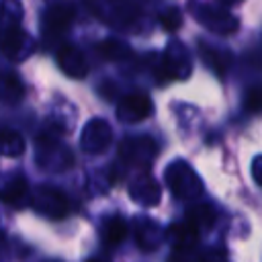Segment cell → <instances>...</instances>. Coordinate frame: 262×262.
I'll return each mask as SVG.
<instances>
[{
	"instance_id": "5bb4252c",
	"label": "cell",
	"mask_w": 262,
	"mask_h": 262,
	"mask_svg": "<svg viewBox=\"0 0 262 262\" xmlns=\"http://www.w3.org/2000/svg\"><path fill=\"white\" fill-rule=\"evenodd\" d=\"M199 262H229V260H227V254L223 248H209L203 252Z\"/></svg>"
},
{
	"instance_id": "8fae6325",
	"label": "cell",
	"mask_w": 262,
	"mask_h": 262,
	"mask_svg": "<svg viewBox=\"0 0 262 262\" xmlns=\"http://www.w3.org/2000/svg\"><path fill=\"white\" fill-rule=\"evenodd\" d=\"M215 219V211L209 207V205H199L194 209L188 211V223L194 225L196 229L199 227H209Z\"/></svg>"
},
{
	"instance_id": "2e32d148",
	"label": "cell",
	"mask_w": 262,
	"mask_h": 262,
	"mask_svg": "<svg viewBox=\"0 0 262 262\" xmlns=\"http://www.w3.org/2000/svg\"><path fill=\"white\" fill-rule=\"evenodd\" d=\"M88 262H102V260H88Z\"/></svg>"
},
{
	"instance_id": "277c9868",
	"label": "cell",
	"mask_w": 262,
	"mask_h": 262,
	"mask_svg": "<svg viewBox=\"0 0 262 262\" xmlns=\"http://www.w3.org/2000/svg\"><path fill=\"white\" fill-rule=\"evenodd\" d=\"M111 141L108 125L100 119H92L82 131V145L88 151H102Z\"/></svg>"
},
{
	"instance_id": "3957f363",
	"label": "cell",
	"mask_w": 262,
	"mask_h": 262,
	"mask_svg": "<svg viewBox=\"0 0 262 262\" xmlns=\"http://www.w3.org/2000/svg\"><path fill=\"white\" fill-rule=\"evenodd\" d=\"M74 14H76V10H74L72 4H53V6H49L43 14V31L59 35V31L70 27V23L74 20Z\"/></svg>"
},
{
	"instance_id": "ba28073f",
	"label": "cell",
	"mask_w": 262,
	"mask_h": 262,
	"mask_svg": "<svg viewBox=\"0 0 262 262\" xmlns=\"http://www.w3.org/2000/svg\"><path fill=\"white\" fill-rule=\"evenodd\" d=\"M23 147H25V141L16 131H10V129H2L0 131V154L18 156L23 151Z\"/></svg>"
},
{
	"instance_id": "4fadbf2b",
	"label": "cell",
	"mask_w": 262,
	"mask_h": 262,
	"mask_svg": "<svg viewBox=\"0 0 262 262\" xmlns=\"http://www.w3.org/2000/svg\"><path fill=\"white\" fill-rule=\"evenodd\" d=\"M162 27L168 29V31H176L180 25H182V16H180V10L178 8H168L162 12Z\"/></svg>"
},
{
	"instance_id": "8992f818",
	"label": "cell",
	"mask_w": 262,
	"mask_h": 262,
	"mask_svg": "<svg viewBox=\"0 0 262 262\" xmlns=\"http://www.w3.org/2000/svg\"><path fill=\"white\" fill-rule=\"evenodd\" d=\"M23 39H25V31L18 25L2 27L0 29V51L8 57H14L23 45Z\"/></svg>"
},
{
	"instance_id": "5b68a950",
	"label": "cell",
	"mask_w": 262,
	"mask_h": 262,
	"mask_svg": "<svg viewBox=\"0 0 262 262\" xmlns=\"http://www.w3.org/2000/svg\"><path fill=\"white\" fill-rule=\"evenodd\" d=\"M57 63L61 66V70L66 74H70L72 78H82L86 76L88 68H86V61H84V55L74 47V45H63L59 51H57Z\"/></svg>"
},
{
	"instance_id": "9c48e42d",
	"label": "cell",
	"mask_w": 262,
	"mask_h": 262,
	"mask_svg": "<svg viewBox=\"0 0 262 262\" xmlns=\"http://www.w3.org/2000/svg\"><path fill=\"white\" fill-rule=\"evenodd\" d=\"M27 196V182H25V178H14L2 192H0V199L2 201H6V203H10V205H20V201Z\"/></svg>"
},
{
	"instance_id": "30bf717a",
	"label": "cell",
	"mask_w": 262,
	"mask_h": 262,
	"mask_svg": "<svg viewBox=\"0 0 262 262\" xmlns=\"http://www.w3.org/2000/svg\"><path fill=\"white\" fill-rule=\"evenodd\" d=\"M96 49L104 59H125V57H129V47L123 45L121 41L108 39V41H102Z\"/></svg>"
},
{
	"instance_id": "7c38bea8",
	"label": "cell",
	"mask_w": 262,
	"mask_h": 262,
	"mask_svg": "<svg viewBox=\"0 0 262 262\" xmlns=\"http://www.w3.org/2000/svg\"><path fill=\"white\" fill-rule=\"evenodd\" d=\"M244 104H246V111H250V113H260L262 111V84L254 86L246 92Z\"/></svg>"
},
{
	"instance_id": "9a60e30c",
	"label": "cell",
	"mask_w": 262,
	"mask_h": 262,
	"mask_svg": "<svg viewBox=\"0 0 262 262\" xmlns=\"http://www.w3.org/2000/svg\"><path fill=\"white\" fill-rule=\"evenodd\" d=\"M252 174L256 178V182L262 186V158H256L254 164H252Z\"/></svg>"
},
{
	"instance_id": "7a4b0ae2",
	"label": "cell",
	"mask_w": 262,
	"mask_h": 262,
	"mask_svg": "<svg viewBox=\"0 0 262 262\" xmlns=\"http://www.w3.org/2000/svg\"><path fill=\"white\" fill-rule=\"evenodd\" d=\"M168 180H170L172 190L178 196H194L201 190V184L194 178V174L182 164H176V166H172L168 170Z\"/></svg>"
},
{
	"instance_id": "6da1fadb",
	"label": "cell",
	"mask_w": 262,
	"mask_h": 262,
	"mask_svg": "<svg viewBox=\"0 0 262 262\" xmlns=\"http://www.w3.org/2000/svg\"><path fill=\"white\" fill-rule=\"evenodd\" d=\"M154 111V104L149 100L147 94H141V92H135V94H129L125 96L119 106H117V113H119V119L123 123H137V121H143L145 117H149V113Z\"/></svg>"
},
{
	"instance_id": "52a82bcc",
	"label": "cell",
	"mask_w": 262,
	"mask_h": 262,
	"mask_svg": "<svg viewBox=\"0 0 262 262\" xmlns=\"http://www.w3.org/2000/svg\"><path fill=\"white\" fill-rule=\"evenodd\" d=\"M125 233H127L125 221H123L121 217H113V219L106 221V225H104V229H102V239H104L106 246H117V244L123 242Z\"/></svg>"
}]
</instances>
